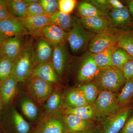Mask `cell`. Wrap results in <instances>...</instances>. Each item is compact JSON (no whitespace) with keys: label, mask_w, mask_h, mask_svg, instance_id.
<instances>
[{"label":"cell","mask_w":133,"mask_h":133,"mask_svg":"<svg viewBox=\"0 0 133 133\" xmlns=\"http://www.w3.org/2000/svg\"><path fill=\"white\" fill-rule=\"evenodd\" d=\"M70 133H102L100 126L97 125L93 127L87 131L83 132H78Z\"/></svg>","instance_id":"b9f144b4"},{"label":"cell","mask_w":133,"mask_h":133,"mask_svg":"<svg viewBox=\"0 0 133 133\" xmlns=\"http://www.w3.org/2000/svg\"><path fill=\"white\" fill-rule=\"evenodd\" d=\"M41 123L37 133H69L64 121L56 116H47Z\"/></svg>","instance_id":"ffe728a7"},{"label":"cell","mask_w":133,"mask_h":133,"mask_svg":"<svg viewBox=\"0 0 133 133\" xmlns=\"http://www.w3.org/2000/svg\"><path fill=\"white\" fill-rule=\"evenodd\" d=\"M24 83L30 96L39 104L46 101L53 91L52 85L36 76L30 75Z\"/></svg>","instance_id":"5b68a950"},{"label":"cell","mask_w":133,"mask_h":133,"mask_svg":"<svg viewBox=\"0 0 133 133\" xmlns=\"http://www.w3.org/2000/svg\"><path fill=\"white\" fill-rule=\"evenodd\" d=\"M21 108L24 115L30 120H34L38 115V110L35 103L29 99L25 98L22 100Z\"/></svg>","instance_id":"1f68e13d"},{"label":"cell","mask_w":133,"mask_h":133,"mask_svg":"<svg viewBox=\"0 0 133 133\" xmlns=\"http://www.w3.org/2000/svg\"><path fill=\"white\" fill-rule=\"evenodd\" d=\"M77 88L82 93L88 104H94L100 92L96 84L90 83L80 86Z\"/></svg>","instance_id":"f546056e"},{"label":"cell","mask_w":133,"mask_h":133,"mask_svg":"<svg viewBox=\"0 0 133 133\" xmlns=\"http://www.w3.org/2000/svg\"><path fill=\"white\" fill-rule=\"evenodd\" d=\"M79 18L83 27L88 31L95 35L107 31L111 28L109 20L103 16Z\"/></svg>","instance_id":"2e32d148"},{"label":"cell","mask_w":133,"mask_h":133,"mask_svg":"<svg viewBox=\"0 0 133 133\" xmlns=\"http://www.w3.org/2000/svg\"><path fill=\"white\" fill-rule=\"evenodd\" d=\"M78 12L80 17H89L95 16L103 17L97 9L87 1L81 2L79 3L78 5Z\"/></svg>","instance_id":"4dcf8cb0"},{"label":"cell","mask_w":133,"mask_h":133,"mask_svg":"<svg viewBox=\"0 0 133 133\" xmlns=\"http://www.w3.org/2000/svg\"><path fill=\"white\" fill-rule=\"evenodd\" d=\"M63 96L59 90L53 91L45 101V110L47 116L56 115L64 104Z\"/></svg>","instance_id":"44dd1931"},{"label":"cell","mask_w":133,"mask_h":133,"mask_svg":"<svg viewBox=\"0 0 133 133\" xmlns=\"http://www.w3.org/2000/svg\"></svg>","instance_id":"681fc988"},{"label":"cell","mask_w":133,"mask_h":133,"mask_svg":"<svg viewBox=\"0 0 133 133\" xmlns=\"http://www.w3.org/2000/svg\"><path fill=\"white\" fill-rule=\"evenodd\" d=\"M3 108H4V105H3L1 95H0V115H1L2 112V111L3 109Z\"/></svg>","instance_id":"bcb514c9"},{"label":"cell","mask_w":133,"mask_h":133,"mask_svg":"<svg viewBox=\"0 0 133 133\" xmlns=\"http://www.w3.org/2000/svg\"><path fill=\"white\" fill-rule=\"evenodd\" d=\"M101 70L95 63L91 54L89 52L81 61L78 73V80L85 82L95 79Z\"/></svg>","instance_id":"8fae6325"},{"label":"cell","mask_w":133,"mask_h":133,"mask_svg":"<svg viewBox=\"0 0 133 133\" xmlns=\"http://www.w3.org/2000/svg\"><path fill=\"white\" fill-rule=\"evenodd\" d=\"M69 35V32L64 31L57 26L48 25L43 29L40 36L45 39L53 48L67 42Z\"/></svg>","instance_id":"5bb4252c"},{"label":"cell","mask_w":133,"mask_h":133,"mask_svg":"<svg viewBox=\"0 0 133 133\" xmlns=\"http://www.w3.org/2000/svg\"><path fill=\"white\" fill-rule=\"evenodd\" d=\"M6 39L5 37L0 35V57H1V51L3 41Z\"/></svg>","instance_id":"ee69618b"},{"label":"cell","mask_w":133,"mask_h":133,"mask_svg":"<svg viewBox=\"0 0 133 133\" xmlns=\"http://www.w3.org/2000/svg\"><path fill=\"white\" fill-rule=\"evenodd\" d=\"M97 9L103 17L109 20L108 14L112 7L108 0H90L87 1Z\"/></svg>","instance_id":"e575fe53"},{"label":"cell","mask_w":133,"mask_h":133,"mask_svg":"<svg viewBox=\"0 0 133 133\" xmlns=\"http://www.w3.org/2000/svg\"><path fill=\"white\" fill-rule=\"evenodd\" d=\"M111 28L115 29L125 30L131 28L133 22L131 14L127 8L116 9L112 8L108 14Z\"/></svg>","instance_id":"4fadbf2b"},{"label":"cell","mask_w":133,"mask_h":133,"mask_svg":"<svg viewBox=\"0 0 133 133\" xmlns=\"http://www.w3.org/2000/svg\"><path fill=\"white\" fill-rule=\"evenodd\" d=\"M119 104L121 108L126 107L133 101V80L128 79L125 84L118 94Z\"/></svg>","instance_id":"d4e9b609"},{"label":"cell","mask_w":133,"mask_h":133,"mask_svg":"<svg viewBox=\"0 0 133 133\" xmlns=\"http://www.w3.org/2000/svg\"><path fill=\"white\" fill-rule=\"evenodd\" d=\"M14 62L6 58L0 57V84L12 75Z\"/></svg>","instance_id":"d6a6232c"},{"label":"cell","mask_w":133,"mask_h":133,"mask_svg":"<svg viewBox=\"0 0 133 133\" xmlns=\"http://www.w3.org/2000/svg\"><path fill=\"white\" fill-rule=\"evenodd\" d=\"M131 29H132V31H133V22L132 23V24H131Z\"/></svg>","instance_id":"7dc6e473"},{"label":"cell","mask_w":133,"mask_h":133,"mask_svg":"<svg viewBox=\"0 0 133 133\" xmlns=\"http://www.w3.org/2000/svg\"><path fill=\"white\" fill-rule=\"evenodd\" d=\"M24 1L28 5L32 4V3H35L38 2H39V0H24Z\"/></svg>","instance_id":"f6af8a7d"},{"label":"cell","mask_w":133,"mask_h":133,"mask_svg":"<svg viewBox=\"0 0 133 133\" xmlns=\"http://www.w3.org/2000/svg\"><path fill=\"white\" fill-rule=\"evenodd\" d=\"M133 59V57L122 48L116 47L113 51L111 56L112 66L122 70L123 66L129 60Z\"/></svg>","instance_id":"484cf974"},{"label":"cell","mask_w":133,"mask_h":133,"mask_svg":"<svg viewBox=\"0 0 133 133\" xmlns=\"http://www.w3.org/2000/svg\"><path fill=\"white\" fill-rule=\"evenodd\" d=\"M27 36H16L6 38L2 43L1 57L14 62L25 46Z\"/></svg>","instance_id":"ba28073f"},{"label":"cell","mask_w":133,"mask_h":133,"mask_svg":"<svg viewBox=\"0 0 133 133\" xmlns=\"http://www.w3.org/2000/svg\"><path fill=\"white\" fill-rule=\"evenodd\" d=\"M64 121L69 133L83 132L97 126L95 121L84 119L74 115H65Z\"/></svg>","instance_id":"d6986e66"},{"label":"cell","mask_w":133,"mask_h":133,"mask_svg":"<svg viewBox=\"0 0 133 133\" xmlns=\"http://www.w3.org/2000/svg\"><path fill=\"white\" fill-rule=\"evenodd\" d=\"M17 19L22 26L28 30L32 37L40 36L43 29L49 25V16H26Z\"/></svg>","instance_id":"7c38bea8"},{"label":"cell","mask_w":133,"mask_h":133,"mask_svg":"<svg viewBox=\"0 0 133 133\" xmlns=\"http://www.w3.org/2000/svg\"><path fill=\"white\" fill-rule=\"evenodd\" d=\"M95 81L101 90L117 93L123 88L127 79L121 70L112 66L101 70Z\"/></svg>","instance_id":"6da1fadb"},{"label":"cell","mask_w":133,"mask_h":133,"mask_svg":"<svg viewBox=\"0 0 133 133\" xmlns=\"http://www.w3.org/2000/svg\"><path fill=\"white\" fill-rule=\"evenodd\" d=\"M30 75L37 77L52 85L59 82V77L56 73L51 61L33 67Z\"/></svg>","instance_id":"e0dca14e"},{"label":"cell","mask_w":133,"mask_h":133,"mask_svg":"<svg viewBox=\"0 0 133 133\" xmlns=\"http://www.w3.org/2000/svg\"><path fill=\"white\" fill-rule=\"evenodd\" d=\"M116 47L110 48L97 54L91 53L95 63L101 70L112 66L111 61L112 54Z\"/></svg>","instance_id":"f1b7e54d"},{"label":"cell","mask_w":133,"mask_h":133,"mask_svg":"<svg viewBox=\"0 0 133 133\" xmlns=\"http://www.w3.org/2000/svg\"><path fill=\"white\" fill-rule=\"evenodd\" d=\"M65 114H72L84 119L95 121H98L93 105L79 107H67L65 110Z\"/></svg>","instance_id":"7402d4cb"},{"label":"cell","mask_w":133,"mask_h":133,"mask_svg":"<svg viewBox=\"0 0 133 133\" xmlns=\"http://www.w3.org/2000/svg\"><path fill=\"white\" fill-rule=\"evenodd\" d=\"M122 71L127 80L133 78V59L129 60L124 65Z\"/></svg>","instance_id":"f35d334b"},{"label":"cell","mask_w":133,"mask_h":133,"mask_svg":"<svg viewBox=\"0 0 133 133\" xmlns=\"http://www.w3.org/2000/svg\"><path fill=\"white\" fill-rule=\"evenodd\" d=\"M0 35L6 38L15 36L28 35L29 34L16 18L12 17L0 20Z\"/></svg>","instance_id":"9a60e30c"},{"label":"cell","mask_w":133,"mask_h":133,"mask_svg":"<svg viewBox=\"0 0 133 133\" xmlns=\"http://www.w3.org/2000/svg\"><path fill=\"white\" fill-rule=\"evenodd\" d=\"M53 49L51 62L56 73L59 77L64 73L71 58L68 42L56 45Z\"/></svg>","instance_id":"30bf717a"},{"label":"cell","mask_w":133,"mask_h":133,"mask_svg":"<svg viewBox=\"0 0 133 133\" xmlns=\"http://www.w3.org/2000/svg\"><path fill=\"white\" fill-rule=\"evenodd\" d=\"M18 83L12 75L0 84V95L4 107L12 104L17 94Z\"/></svg>","instance_id":"ac0fdd59"},{"label":"cell","mask_w":133,"mask_h":133,"mask_svg":"<svg viewBox=\"0 0 133 133\" xmlns=\"http://www.w3.org/2000/svg\"><path fill=\"white\" fill-rule=\"evenodd\" d=\"M0 133H1V131H0Z\"/></svg>","instance_id":"c3c4849f"},{"label":"cell","mask_w":133,"mask_h":133,"mask_svg":"<svg viewBox=\"0 0 133 133\" xmlns=\"http://www.w3.org/2000/svg\"><path fill=\"white\" fill-rule=\"evenodd\" d=\"M119 133H133V111Z\"/></svg>","instance_id":"ab89813d"},{"label":"cell","mask_w":133,"mask_h":133,"mask_svg":"<svg viewBox=\"0 0 133 133\" xmlns=\"http://www.w3.org/2000/svg\"><path fill=\"white\" fill-rule=\"evenodd\" d=\"M72 28L69 32L67 42L71 53L76 55L83 52L88 48L90 42L95 34L86 29L80 18L74 17Z\"/></svg>","instance_id":"7a4b0ae2"},{"label":"cell","mask_w":133,"mask_h":133,"mask_svg":"<svg viewBox=\"0 0 133 133\" xmlns=\"http://www.w3.org/2000/svg\"><path fill=\"white\" fill-rule=\"evenodd\" d=\"M74 21V17L58 11L49 16V25H55L69 32L72 28Z\"/></svg>","instance_id":"603a6c76"},{"label":"cell","mask_w":133,"mask_h":133,"mask_svg":"<svg viewBox=\"0 0 133 133\" xmlns=\"http://www.w3.org/2000/svg\"><path fill=\"white\" fill-rule=\"evenodd\" d=\"M129 11L132 16L133 22V0L129 1L128 3Z\"/></svg>","instance_id":"7bdbcfd3"},{"label":"cell","mask_w":133,"mask_h":133,"mask_svg":"<svg viewBox=\"0 0 133 133\" xmlns=\"http://www.w3.org/2000/svg\"><path fill=\"white\" fill-rule=\"evenodd\" d=\"M33 42L32 62L33 67L38 65L51 61L53 47L42 37H36Z\"/></svg>","instance_id":"9c48e42d"},{"label":"cell","mask_w":133,"mask_h":133,"mask_svg":"<svg viewBox=\"0 0 133 133\" xmlns=\"http://www.w3.org/2000/svg\"><path fill=\"white\" fill-rule=\"evenodd\" d=\"M59 11L63 14L70 15L76 6L77 1L75 0L58 1Z\"/></svg>","instance_id":"d590c367"},{"label":"cell","mask_w":133,"mask_h":133,"mask_svg":"<svg viewBox=\"0 0 133 133\" xmlns=\"http://www.w3.org/2000/svg\"><path fill=\"white\" fill-rule=\"evenodd\" d=\"M116 46L125 50L133 57V32L123 31L118 32Z\"/></svg>","instance_id":"83f0119b"},{"label":"cell","mask_w":133,"mask_h":133,"mask_svg":"<svg viewBox=\"0 0 133 133\" xmlns=\"http://www.w3.org/2000/svg\"><path fill=\"white\" fill-rule=\"evenodd\" d=\"M98 121L116 113L121 108L119 104L118 94L101 90L93 105Z\"/></svg>","instance_id":"277c9868"},{"label":"cell","mask_w":133,"mask_h":133,"mask_svg":"<svg viewBox=\"0 0 133 133\" xmlns=\"http://www.w3.org/2000/svg\"><path fill=\"white\" fill-rule=\"evenodd\" d=\"M118 32L109 30L95 35L91 40L88 49L91 54H97L116 46Z\"/></svg>","instance_id":"52a82bcc"},{"label":"cell","mask_w":133,"mask_h":133,"mask_svg":"<svg viewBox=\"0 0 133 133\" xmlns=\"http://www.w3.org/2000/svg\"><path fill=\"white\" fill-rule=\"evenodd\" d=\"M39 3L42 7L47 16H51L59 11L58 1L39 0Z\"/></svg>","instance_id":"836d02e7"},{"label":"cell","mask_w":133,"mask_h":133,"mask_svg":"<svg viewBox=\"0 0 133 133\" xmlns=\"http://www.w3.org/2000/svg\"><path fill=\"white\" fill-rule=\"evenodd\" d=\"M112 8L116 9H123L127 8L121 2L118 0H108Z\"/></svg>","instance_id":"60d3db41"},{"label":"cell","mask_w":133,"mask_h":133,"mask_svg":"<svg viewBox=\"0 0 133 133\" xmlns=\"http://www.w3.org/2000/svg\"><path fill=\"white\" fill-rule=\"evenodd\" d=\"M65 101L66 108L77 107L89 105L82 93L77 88L67 93Z\"/></svg>","instance_id":"cb8c5ba5"},{"label":"cell","mask_w":133,"mask_h":133,"mask_svg":"<svg viewBox=\"0 0 133 133\" xmlns=\"http://www.w3.org/2000/svg\"><path fill=\"white\" fill-rule=\"evenodd\" d=\"M133 111L132 107L128 105L121 108L115 114L102 120L100 126L102 133L119 132Z\"/></svg>","instance_id":"8992f818"},{"label":"cell","mask_w":133,"mask_h":133,"mask_svg":"<svg viewBox=\"0 0 133 133\" xmlns=\"http://www.w3.org/2000/svg\"><path fill=\"white\" fill-rule=\"evenodd\" d=\"M46 16L39 2L28 5L27 16Z\"/></svg>","instance_id":"8d00e7d4"},{"label":"cell","mask_w":133,"mask_h":133,"mask_svg":"<svg viewBox=\"0 0 133 133\" xmlns=\"http://www.w3.org/2000/svg\"><path fill=\"white\" fill-rule=\"evenodd\" d=\"M8 1L6 0H0V20L14 17L10 12Z\"/></svg>","instance_id":"74e56055"},{"label":"cell","mask_w":133,"mask_h":133,"mask_svg":"<svg viewBox=\"0 0 133 133\" xmlns=\"http://www.w3.org/2000/svg\"><path fill=\"white\" fill-rule=\"evenodd\" d=\"M8 6L13 17L20 19L27 16L28 5L24 0L8 1Z\"/></svg>","instance_id":"4316f807"},{"label":"cell","mask_w":133,"mask_h":133,"mask_svg":"<svg viewBox=\"0 0 133 133\" xmlns=\"http://www.w3.org/2000/svg\"><path fill=\"white\" fill-rule=\"evenodd\" d=\"M33 39L27 40L21 54L14 62L12 75L18 82L24 83L31 75L33 68L32 52Z\"/></svg>","instance_id":"3957f363"}]
</instances>
